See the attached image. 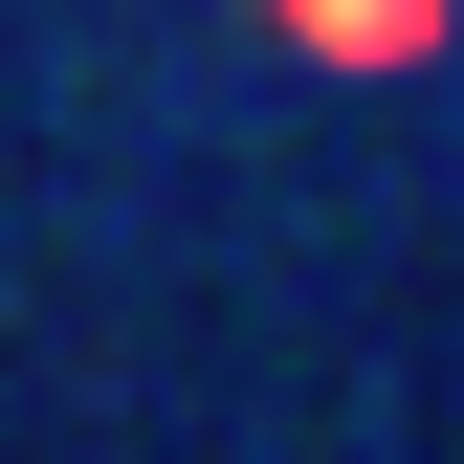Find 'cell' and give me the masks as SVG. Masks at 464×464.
Listing matches in <instances>:
<instances>
[{
  "label": "cell",
  "mask_w": 464,
  "mask_h": 464,
  "mask_svg": "<svg viewBox=\"0 0 464 464\" xmlns=\"http://www.w3.org/2000/svg\"><path fill=\"white\" fill-rule=\"evenodd\" d=\"M266 23H310L332 67H420V44H442V0H266Z\"/></svg>",
  "instance_id": "obj_1"
}]
</instances>
